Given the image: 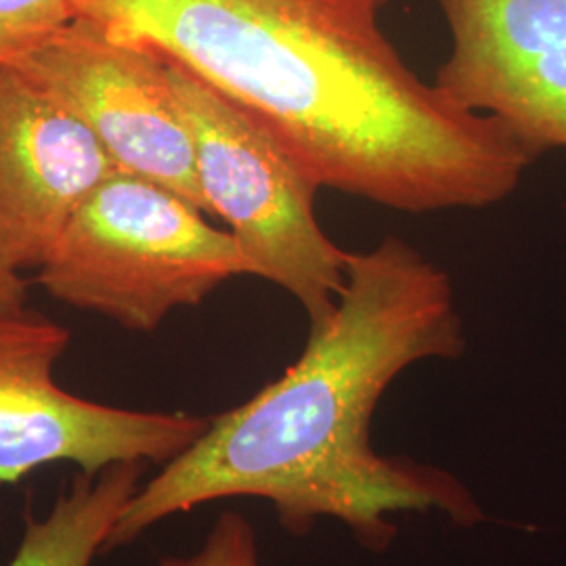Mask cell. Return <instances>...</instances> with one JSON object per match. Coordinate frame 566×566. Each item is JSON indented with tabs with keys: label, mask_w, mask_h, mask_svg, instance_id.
Returning <instances> with one entry per match:
<instances>
[{
	"label": "cell",
	"mask_w": 566,
	"mask_h": 566,
	"mask_svg": "<svg viewBox=\"0 0 566 566\" xmlns=\"http://www.w3.org/2000/svg\"><path fill=\"white\" fill-rule=\"evenodd\" d=\"M374 2H376V4L382 9V7H386V4H388V2H392V0H374Z\"/></svg>",
	"instance_id": "cell-13"
},
{
	"label": "cell",
	"mask_w": 566,
	"mask_h": 566,
	"mask_svg": "<svg viewBox=\"0 0 566 566\" xmlns=\"http://www.w3.org/2000/svg\"><path fill=\"white\" fill-rule=\"evenodd\" d=\"M149 465L118 462L99 472L81 470L44 518L25 514L20 547L7 566L93 565Z\"/></svg>",
	"instance_id": "cell-9"
},
{
	"label": "cell",
	"mask_w": 566,
	"mask_h": 566,
	"mask_svg": "<svg viewBox=\"0 0 566 566\" xmlns=\"http://www.w3.org/2000/svg\"><path fill=\"white\" fill-rule=\"evenodd\" d=\"M266 124L319 187L399 212L479 210L539 156L424 82L374 0H72Z\"/></svg>",
	"instance_id": "cell-1"
},
{
	"label": "cell",
	"mask_w": 566,
	"mask_h": 566,
	"mask_svg": "<svg viewBox=\"0 0 566 566\" xmlns=\"http://www.w3.org/2000/svg\"><path fill=\"white\" fill-rule=\"evenodd\" d=\"M70 340L65 325L39 311H0V485L61 462L82 472L168 464L206 432L210 418L124 409L61 388L55 365Z\"/></svg>",
	"instance_id": "cell-5"
},
{
	"label": "cell",
	"mask_w": 566,
	"mask_h": 566,
	"mask_svg": "<svg viewBox=\"0 0 566 566\" xmlns=\"http://www.w3.org/2000/svg\"><path fill=\"white\" fill-rule=\"evenodd\" d=\"M464 350L453 283L439 264L395 235L350 254L334 315L308 329L303 355L252 399L210 418L193 446L143 483L105 552L227 497L271 502L290 535L334 518L371 552L390 546L399 512L483 521L453 474L371 446L376 407L397 376Z\"/></svg>",
	"instance_id": "cell-2"
},
{
	"label": "cell",
	"mask_w": 566,
	"mask_h": 566,
	"mask_svg": "<svg viewBox=\"0 0 566 566\" xmlns=\"http://www.w3.org/2000/svg\"><path fill=\"white\" fill-rule=\"evenodd\" d=\"M168 74L193 143L206 212L227 223L254 277L301 303L311 329L327 324L350 252L332 242L315 217L319 182L240 103L179 63L168 61Z\"/></svg>",
	"instance_id": "cell-4"
},
{
	"label": "cell",
	"mask_w": 566,
	"mask_h": 566,
	"mask_svg": "<svg viewBox=\"0 0 566 566\" xmlns=\"http://www.w3.org/2000/svg\"><path fill=\"white\" fill-rule=\"evenodd\" d=\"M160 566H261L256 531L240 512L227 510L210 528L202 549L191 556H166Z\"/></svg>",
	"instance_id": "cell-11"
},
{
	"label": "cell",
	"mask_w": 566,
	"mask_h": 566,
	"mask_svg": "<svg viewBox=\"0 0 566 566\" xmlns=\"http://www.w3.org/2000/svg\"><path fill=\"white\" fill-rule=\"evenodd\" d=\"M97 137L20 67L0 65V261L41 269L82 202L116 172Z\"/></svg>",
	"instance_id": "cell-8"
},
{
	"label": "cell",
	"mask_w": 566,
	"mask_h": 566,
	"mask_svg": "<svg viewBox=\"0 0 566 566\" xmlns=\"http://www.w3.org/2000/svg\"><path fill=\"white\" fill-rule=\"evenodd\" d=\"M72 0H0V65H13L74 20Z\"/></svg>",
	"instance_id": "cell-10"
},
{
	"label": "cell",
	"mask_w": 566,
	"mask_h": 566,
	"mask_svg": "<svg viewBox=\"0 0 566 566\" xmlns=\"http://www.w3.org/2000/svg\"><path fill=\"white\" fill-rule=\"evenodd\" d=\"M28 303V282L21 273L0 261V311L23 308Z\"/></svg>",
	"instance_id": "cell-12"
},
{
	"label": "cell",
	"mask_w": 566,
	"mask_h": 566,
	"mask_svg": "<svg viewBox=\"0 0 566 566\" xmlns=\"http://www.w3.org/2000/svg\"><path fill=\"white\" fill-rule=\"evenodd\" d=\"M451 51L432 84L537 156L566 151V0H437Z\"/></svg>",
	"instance_id": "cell-7"
},
{
	"label": "cell",
	"mask_w": 566,
	"mask_h": 566,
	"mask_svg": "<svg viewBox=\"0 0 566 566\" xmlns=\"http://www.w3.org/2000/svg\"><path fill=\"white\" fill-rule=\"evenodd\" d=\"M252 264L233 235L158 182L116 170L82 202L39 269L55 301L156 332Z\"/></svg>",
	"instance_id": "cell-3"
},
{
	"label": "cell",
	"mask_w": 566,
	"mask_h": 566,
	"mask_svg": "<svg viewBox=\"0 0 566 566\" xmlns=\"http://www.w3.org/2000/svg\"><path fill=\"white\" fill-rule=\"evenodd\" d=\"M13 65L78 118L118 170L158 182L208 214L163 55L74 18Z\"/></svg>",
	"instance_id": "cell-6"
}]
</instances>
